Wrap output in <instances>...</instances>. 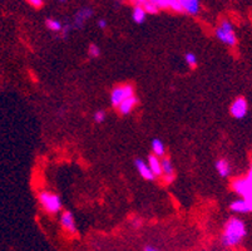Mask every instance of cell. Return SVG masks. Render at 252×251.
<instances>
[{
	"label": "cell",
	"instance_id": "1",
	"mask_svg": "<svg viewBox=\"0 0 252 251\" xmlns=\"http://www.w3.org/2000/svg\"><path fill=\"white\" fill-rule=\"evenodd\" d=\"M247 235L246 225L238 217H231L226 221L222 232V245L224 248H235L242 243Z\"/></svg>",
	"mask_w": 252,
	"mask_h": 251
},
{
	"label": "cell",
	"instance_id": "2",
	"mask_svg": "<svg viewBox=\"0 0 252 251\" xmlns=\"http://www.w3.org/2000/svg\"><path fill=\"white\" fill-rule=\"evenodd\" d=\"M38 200L43 210L47 211L48 214H58L62 210V200L61 197L54 192L50 191H42L38 195Z\"/></svg>",
	"mask_w": 252,
	"mask_h": 251
},
{
	"label": "cell",
	"instance_id": "3",
	"mask_svg": "<svg viewBox=\"0 0 252 251\" xmlns=\"http://www.w3.org/2000/svg\"><path fill=\"white\" fill-rule=\"evenodd\" d=\"M215 34L221 43L228 45V47H235L237 44V36H236L235 29L230 20H222Z\"/></svg>",
	"mask_w": 252,
	"mask_h": 251
},
{
	"label": "cell",
	"instance_id": "4",
	"mask_svg": "<svg viewBox=\"0 0 252 251\" xmlns=\"http://www.w3.org/2000/svg\"><path fill=\"white\" fill-rule=\"evenodd\" d=\"M168 9L176 13H187L197 15L201 10L200 0H169Z\"/></svg>",
	"mask_w": 252,
	"mask_h": 251
},
{
	"label": "cell",
	"instance_id": "5",
	"mask_svg": "<svg viewBox=\"0 0 252 251\" xmlns=\"http://www.w3.org/2000/svg\"><path fill=\"white\" fill-rule=\"evenodd\" d=\"M136 96L134 94V88L130 84H122V86L114 87L113 91L111 92V103L113 107H118L123 101L127 98Z\"/></svg>",
	"mask_w": 252,
	"mask_h": 251
},
{
	"label": "cell",
	"instance_id": "6",
	"mask_svg": "<svg viewBox=\"0 0 252 251\" xmlns=\"http://www.w3.org/2000/svg\"><path fill=\"white\" fill-rule=\"evenodd\" d=\"M230 113L233 118L242 119L249 113V103L244 97H238L232 102L230 107Z\"/></svg>",
	"mask_w": 252,
	"mask_h": 251
},
{
	"label": "cell",
	"instance_id": "7",
	"mask_svg": "<svg viewBox=\"0 0 252 251\" xmlns=\"http://www.w3.org/2000/svg\"><path fill=\"white\" fill-rule=\"evenodd\" d=\"M61 225L63 227V230L65 232H68L69 235H77L78 229L77 224H75V218L70 211H64L61 215Z\"/></svg>",
	"mask_w": 252,
	"mask_h": 251
},
{
	"label": "cell",
	"instance_id": "8",
	"mask_svg": "<svg viewBox=\"0 0 252 251\" xmlns=\"http://www.w3.org/2000/svg\"><path fill=\"white\" fill-rule=\"evenodd\" d=\"M93 17V10L91 8H82L81 10H78L75 14L74 19H73L72 27L75 29H82L84 27V24L87 23V20H89Z\"/></svg>",
	"mask_w": 252,
	"mask_h": 251
},
{
	"label": "cell",
	"instance_id": "9",
	"mask_svg": "<svg viewBox=\"0 0 252 251\" xmlns=\"http://www.w3.org/2000/svg\"><path fill=\"white\" fill-rule=\"evenodd\" d=\"M161 162H162V177H163L164 182L171 183L176 177L175 167H173V165H172L171 160H169L168 157L161 158Z\"/></svg>",
	"mask_w": 252,
	"mask_h": 251
},
{
	"label": "cell",
	"instance_id": "10",
	"mask_svg": "<svg viewBox=\"0 0 252 251\" xmlns=\"http://www.w3.org/2000/svg\"><path fill=\"white\" fill-rule=\"evenodd\" d=\"M134 165H136V169L137 171H138V174L141 175L144 179H147V181H153V179H156L155 175H153V172L151 171L150 166H148V163L146 162V161H143L142 158H137V160L134 161Z\"/></svg>",
	"mask_w": 252,
	"mask_h": 251
},
{
	"label": "cell",
	"instance_id": "11",
	"mask_svg": "<svg viewBox=\"0 0 252 251\" xmlns=\"http://www.w3.org/2000/svg\"><path fill=\"white\" fill-rule=\"evenodd\" d=\"M232 190L237 193L238 196H241L242 199H246L247 193H249L250 185L246 177H241V179H235L232 182Z\"/></svg>",
	"mask_w": 252,
	"mask_h": 251
},
{
	"label": "cell",
	"instance_id": "12",
	"mask_svg": "<svg viewBox=\"0 0 252 251\" xmlns=\"http://www.w3.org/2000/svg\"><path fill=\"white\" fill-rule=\"evenodd\" d=\"M137 105H138V98L136 96H133L130 97V98H127L126 101H123L117 108H118L119 113L123 114V116H127V114H129L134 109V107Z\"/></svg>",
	"mask_w": 252,
	"mask_h": 251
},
{
	"label": "cell",
	"instance_id": "13",
	"mask_svg": "<svg viewBox=\"0 0 252 251\" xmlns=\"http://www.w3.org/2000/svg\"><path fill=\"white\" fill-rule=\"evenodd\" d=\"M230 210L235 214H247L251 213V207L245 199H237L231 202Z\"/></svg>",
	"mask_w": 252,
	"mask_h": 251
},
{
	"label": "cell",
	"instance_id": "14",
	"mask_svg": "<svg viewBox=\"0 0 252 251\" xmlns=\"http://www.w3.org/2000/svg\"><path fill=\"white\" fill-rule=\"evenodd\" d=\"M215 166H216L217 172H219V175L221 177H228L231 175V171H232L231 163L226 158H220V160H217Z\"/></svg>",
	"mask_w": 252,
	"mask_h": 251
},
{
	"label": "cell",
	"instance_id": "15",
	"mask_svg": "<svg viewBox=\"0 0 252 251\" xmlns=\"http://www.w3.org/2000/svg\"><path fill=\"white\" fill-rule=\"evenodd\" d=\"M148 166H150L151 171L153 172L155 177H161L162 176V162L161 158L156 157L155 155H151L147 160Z\"/></svg>",
	"mask_w": 252,
	"mask_h": 251
},
{
	"label": "cell",
	"instance_id": "16",
	"mask_svg": "<svg viewBox=\"0 0 252 251\" xmlns=\"http://www.w3.org/2000/svg\"><path fill=\"white\" fill-rule=\"evenodd\" d=\"M151 147H152V152L156 157L158 158L164 157V155H166V146H164V143L159 140V138H155V140L152 141Z\"/></svg>",
	"mask_w": 252,
	"mask_h": 251
},
{
	"label": "cell",
	"instance_id": "17",
	"mask_svg": "<svg viewBox=\"0 0 252 251\" xmlns=\"http://www.w3.org/2000/svg\"><path fill=\"white\" fill-rule=\"evenodd\" d=\"M146 17H147V13H146L143 6H134L133 13H132V18H133L134 23L142 24L146 20Z\"/></svg>",
	"mask_w": 252,
	"mask_h": 251
},
{
	"label": "cell",
	"instance_id": "18",
	"mask_svg": "<svg viewBox=\"0 0 252 251\" xmlns=\"http://www.w3.org/2000/svg\"><path fill=\"white\" fill-rule=\"evenodd\" d=\"M45 25H47V28L49 29V31L54 32V33H62V31H63V27L64 25L62 24L59 20L57 19H47V22H45Z\"/></svg>",
	"mask_w": 252,
	"mask_h": 251
},
{
	"label": "cell",
	"instance_id": "19",
	"mask_svg": "<svg viewBox=\"0 0 252 251\" xmlns=\"http://www.w3.org/2000/svg\"><path fill=\"white\" fill-rule=\"evenodd\" d=\"M185 62L189 64L191 68H194V67L197 66V63H198V59H197V55L194 54V53L189 52L185 54Z\"/></svg>",
	"mask_w": 252,
	"mask_h": 251
},
{
	"label": "cell",
	"instance_id": "20",
	"mask_svg": "<svg viewBox=\"0 0 252 251\" xmlns=\"http://www.w3.org/2000/svg\"><path fill=\"white\" fill-rule=\"evenodd\" d=\"M143 8L147 14H157L158 11H159V8H158L157 4H155L153 1H151V0H148L147 3L144 4Z\"/></svg>",
	"mask_w": 252,
	"mask_h": 251
},
{
	"label": "cell",
	"instance_id": "21",
	"mask_svg": "<svg viewBox=\"0 0 252 251\" xmlns=\"http://www.w3.org/2000/svg\"><path fill=\"white\" fill-rule=\"evenodd\" d=\"M88 55L91 58H98L100 55V48L94 43H92L88 47Z\"/></svg>",
	"mask_w": 252,
	"mask_h": 251
},
{
	"label": "cell",
	"instance_id": "22",
	"mask_svg": "<svg viewBox=\"0 0 252 251\" xmlns=\"http://www.w3.org/2000/svg\"><path fill=\"white\" fill-rule=\"evenodd\" d=\"M105 112L103 109H99V110H97V112H95L94 113V117H93V118H94V122L95 123H103V122L105 121Z\"/></svg>",
	"mask_w": 252,
	"mask_h": 251
},
{
	"label": "cell",
	"instance_id": "23",
	"mask_svg": "<svg viewBox=\"0 0 252 251\" xmlns=\"http://www.w3.org/2000/svg\"><path fill=\"white\" fill-rule=\"evenodd\" d=\"M155 4H157L159 9H168L169 5V0H151Z\"/></svg>",
	"mask_w": 252,
	"mask_h": 251
},
{
	"label": "cell",
	"instance_id": "24",
	"mask_svg": "<svg viewBox=\"0 0 252 251\" xmlns=\"http://www.w3.org/2000/svg\"><path fill=\"white\" fill-rule=\"evenodd\" d=\"M132 226L134 227V229H138V227L142 226V220L139 217H134L133 221H132Z\"/></svg>",
	"mask_w": 252,
	"mask_h": 251
},
{
	"label": "cell",
	"instance_id": "25",
	"mask_svg": "<svg viewBox=\"0 0 252 251\" xmlns=\"http://www.w3.org/2000/svg\"><path fill=\"white\" fill-rule=\"evenodd\" d=\"M28 1L34 8H40L43 5V0H28Z\"/></svg>",
	"mask_w": 252,
	"mask_h": 251
},
{
	"label": "cell",
	"instance_id": "26",
	"mask_svg": "<svg viewBox=\"0 0 252 251\" xmlns=\"http://www.w3.org/2000/svg\"><path fill=\"white\" fill-rule=\"evenodd\" d=\"M147 1L148 0H130V3L134 4V6H143Z\"/></svg>",
	"mask_w": 252,
	"mask_h": 251
},
{
	"label": "cell",
	"instance_id": "27",
	"mask_svg": "<svg viewBox=\"0 0 252 251\" xmlns=\"http://www.w3.org/2000/svg\"><path fill=\"white\" fill-rule=\"evenodd\" d=\"M97 24H98V27L100 28V29H105V28L108 27V23H107V20H105V19H99V20H98Z\"/></svg>",
	"mask_w": 252,
	"mask_h": 251
},
{
	"label": "cell",
	"instance_id": "28",
	"mask_svg": "<svg viewBox=\"0 0 252 251\" xmlns=\"http://www.w3.org/2000/svg\"><path fill=\"white\" fill-rule=\"evenodd\" d=\"M143 251H159L158 249H156L155 246H151V245H146L143 248Z\"/></svg>",
	"mask_w": 252,
	"mask_h": 251
},
{
	"label": "cell",
	"instance_id": "29",
	"mask_svg": "<svg viewBox=\"0 0 252 251\" xmlns=\"http://www.w3.org/2000/svg\"><path fill=\"white\" fill-rule=\"evenodd\" d=\"M247 177L252 179V162H251V166H250V171H249V174H247Z\"/></svg>",
	"mask_w": 252,
	"mask_h": 251
},
{
	"label": "cell",
	"instance_id": "30",
	"mask_svg": "<svg viewBox=\"0 0 252 251\" xmlns=\"http://www.w3.org/2000/svg\"><path fill=\"white\" fill-rule=\"evenodd\" d=\"M59 3H65V1H67V0H58Z\"/></svg>",
	"mask_w": 252,
	"mask_h": 251
}]
</instances>
